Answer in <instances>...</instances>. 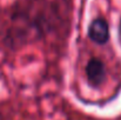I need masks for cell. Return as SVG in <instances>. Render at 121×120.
Segmentation results:
<instances>
[{
	"label": "cell",
	"mask_w": 121,
	"mask_h": 120,
	"mask_svg": "<svg viewBox=\"0 0 121 120\" xmlns=\"http://www.w3.org/2000/svg\"><path fill=\"white\" fill-rule=\"evenodd\" d=\"M119 30H120V36H121V21H120V27H119Z\"/></svg>",
	"instance_id": "obj_3"
},
{
	"label": "cell",
	"mask_w": 121,
	"mask_h": 120,
	"mask_svg": "<svg viewBox=\"0 0 121 120\" xmlns=\"http://www.w3.org/2000/svg\"><path fill=\"white\" fill-rule=\"evenodd\" d=\"M86 76L88 84L92 87L94 88L100 87L106 80L105 64L98 58H92L86 66Z\"/></svg>",
	"instance_id": "obj_2"
},
{
	"label": "cell",
	"mask_w": 121,
	"mask_h": 120,
	"mask_svg": "<svg viewBox=\"0 0 121 120\" xmlns=\"http://www.w3.org/2000/svg\"><path fill=\"white\" fill-rule=\"evenodd\" d=\"M88 38L98 45H105L109 40V25L104 18H95L88 26Z\"/></svg>",
	"instance_id": "obj_1"
}]
</instances>
